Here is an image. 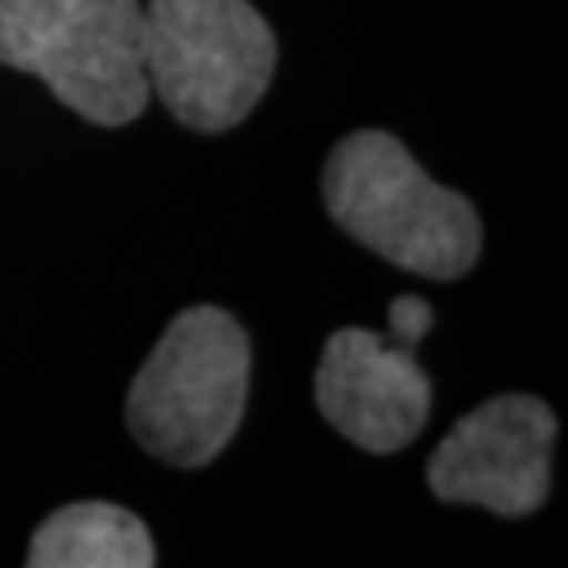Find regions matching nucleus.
Masks as SVG:
<instances>
[{"label": "nucleus", "mask_w": 568, "mask_h": 568, "mask_svg": "<svg viewBox=\"0 0 568 568\" xmlns=\"http://www.w3.org/2000/svg\"><path fill=\"white\" fill-rule=\"evenodd\" d=\"M328 215L366 248L426 278H459L480 257L476 206L426 169L387 131L345 135L325 164Z\"/></svg>", "instance_id": "1"}, {"label": "nucleus", "mask_w": 568, "mask_h": 568, "mask_svg": "<svg viewBox=\"0 0 568 568\" xmlns=\"http://www.w3.org/2000/svg\"><path fill=\"white\" fill-rule=\"evenodd\" d=\"M429 325H434V307H429L426 300H417V295H400V300L392 304V312H387V333L408 345H422Z\"/></svg>", "instance_id": "8"}, {"label": "nucleus", "mask_w": 568, "mask_h": 568, "mask_svg": "<svg viewBox=\"0 0 568 568\" xmlns=\"http://www.w3.org/2000/svg\"><path fill=\"white\" fill-rule=\"evenodd\" d=\"M556 417L539 396H497L467 413L434 450L426 476L438 501L523 518L548 501Z\"/></svg>", "instance_id": "5"}, {"label": "nucleus", "mask_w": 568, "mask_h": 568, "mask_svg": "<svg viewBox=\"0 0 568 568\" xmlns=\"http://www.w3.org/2000/svg\"><path fill=\"white\" fill-rule=\"evenodd\" d=\"M248 366V337L224 307H185L131 384L135 443L173 467L211 464L241 426Z\"/></svg>", "instance_id": "2"}, {"label": "nucleus", "mask_w": 568, "mask_h": 568, "mask_svg": "<svg viewBox=\"0 0 568 568\" xmlns=\"http://www.w3.org/2000/svg\"><path fill=\"white\" fill-rule=\"evenodd\" d=\"M0 63L98 126L135 122L152 93L140 0H0Z\"/></svg>", "instance_id": "3"}, {"label": "nucleus", "mask_w": 568, "mask_h": 568, "mask_svg": "<svg viewBox=\"0 0 568 568\" xmlns=\"http://www.w3.org/2000/svg\"><path fill=\"white\" fill-rule=\"evenodd\" d=\"M278 39L248 0H148L143 68L164 110L194 131H227L274 81Z\"/></svg>", "instance_id": "4"}, {"label": "nucleus", "mask_w": 568, "mask_h": 568, "mask_svg": "<svg viewBox=\"0 0 568 568\" xmlns=\"http://www.w3.org/2000/svg\"><path fill=\"white\" fill-rule=\"evenodd\" d=\"M417 345L375 328H337L316 366V405L328 426L371 455L405 450L429 417Z\"/></svg>", "instance_id": "6"}, {"label": "nucleus", "mask_w": 568, "mask_h": 568, "mask_svg": "<svg viewBox=\"0 0 568 568\" xmlns=\"http://www.w3.org/2000/svg\"><path fill=\"white\" fill-rule=\"evenodd\" d=\"M34 568H152V535L131 509L110 501H77L55 509L30 539Z\"/></svg>", "instance_id": "7"}]
</instances>
